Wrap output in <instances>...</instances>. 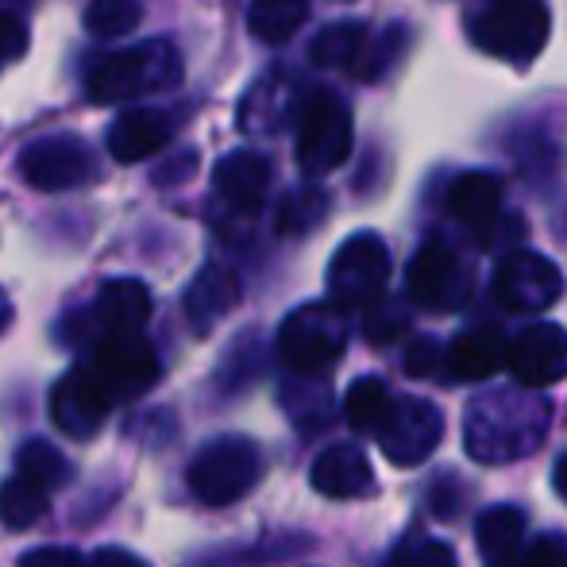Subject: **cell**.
I'll return each mask as SVG.
<instances>
[{
    "mask_svg": "<svg viewBox=\"0 0 567 567\" xmlns=\"http://www.w3.org/2000/svg\"><path fill=\"white\" fill-rule=\"evenodd\" d=\"M548 429V405L533 402L525 394H483L471 402L467 421H463V436H467L471 460L502 463L517 460V455L533 452L540 433Z\"/></svg>",
    "mask_w": 567,
    "mask_h": 567,
    "instance_id": "cell-1",
    "label": "cell"
},
{
    "mask_svg": "<svg viewBox=\"0 0 567 567\" xmlns=\"http://www.w3.org/2000/svg\"><path fill=\"white\" fill-rule=\"evenodd\" d=\"M182 78V59L171 43H140L101 59L93 66L85 93L93 105H124L143 93L171 90Z\"/></svg>",
    "mask_w": 567,
    "mask_h": 567,
    "instance_id": "cell-2",
    "label": "cell"
},
{
    "mask_svg": "<svg viewBox=\"0 0 567 567\" xmlns=\"http://www.w3.org/2000/svg\"><path fill=\"white\" fill-rule=\"evenodd\" d=\"M262 475V455L247 436H217L189 460L186 483L205 506H231Z\"/></svg>",
    "mask_w": 567,
    "mask_h": 567,
    "instance_id": "cell-3",
    "label": "cell"
},
{
    "mask_svg": "<svg viewBox=\"0 0 567 567\" xmlns=\"http://www.w3.org/2000/svg\"><path fill=\"white\" fill-rule=\"evenodd\" d=\"M348 343V324H343V309L332 301H317V306H301L290 313L278 329V359L290 367L293 374H321L343 355Z\"/></svg>",
    "mask_w": 567,
    "mask_h": 567,
    "instance_id": "cell-4",
    "label": "cell"
},
{
    "mask_svg": "<svg viewBox=\"0 0 567 567\" xmlns=\"http://www.w3.org/2000/svg\"><path fill=\"white\" fill-rule=\"evenodd\" d=\"M475 43L506 62H533L548 43V8L540 0H498L475 28Z\"/></svg>",
    "mask_w": 567,
    "mask_h": 567,
    "instance_id": "cell-5",
    "label": "cell"
},
{
    "mask_svg": "<svg viewBox=\"0 0 567 567\" xmlns=\"http://www.w3.org/2000/svg\"><path fill=\"white\" fill-rule=\"evenodd\" d=\"M93 374H97L101 386L116 398H140L147 394L158 382V363L155 348L143 340V332H105V337H93V355L85 359Z\"/></svg>",
    "mask_w": 567,
    "mask_h": 567,
    "instance_id": "cell-6",
    "label": "cell"
},
{
    "mask_svg": "<svg viewBox=\"0 0 567 567\" xmlns=\"http://www.w3.org/2000/svg\"><path fill=\"white\" fill-rule=\"evenodd\" d=\"M348 155H351L348 105L329 90L309 93L298 113V163L309 174H324V171H337Z\"/></svg>",
    "mask_w": 567,
    "mask_h": 567,
    "instance_id": "cell-7",
    "label": "cell"
},
{
    "mask_svg": "<svg viewBox=\"0 0 567 567\" xmlns=\"http://www.w3.org/2000/svg\"><path fill=\"white\" fill-rule=\"evenodd\" d=\"M386 282H390V251L371 231L351 236L329 262V293L337 309L374 306Z\"/></svg>",
    "mask_w": 567,
    "mask_h": 567,
    "instance_id": "cell-8",
    "label": "cell"
},
{
    "mask_svg": "<svg viewBox=\"0 0 567 567\" xmlns=\"http://www.w3.org/2000/svg\"><path fill=\"white\" fill-rule=\"evenodd\" d=\"M16 166H20L23 182L43 189V194L78 189L93 178V155L78 135H47V140L28 143Z\"/></svg>",
    "mask_w": 567,
    "mask_h": 567,
    "instance_id": "cell-9",
    "label": "cell"
},
{
    "mask_svg": "<svg viewBox=\"0 0 567 567\" xmlns=\"http://www.w3.org/2000/svg\"><path fill=\"white\" fill-rule=\"evenodd\" d=\"M444 417L433 402H421V398H394L386 421L374 436H379V449L390 463L398 467H413V463L429 460L433 449L441 444Z\"/></svg>",
    "mask_w": 567,
    "mask_h": 567,
    "instance_id": "cell-10",
    "label": "cell"
},
{
    "mask_svg": "<svg viewBox=\"0 0 567 567\" xmlns=\"http://www.w3.org/2000/svg\"><path fill=\"white\" fill-rule=\"evenodd\" d=\"M560 293L564 275L545 255L514 251L494 270V298H498L502 309H514V313H540V309L556 306Z\"/></svg>",
    "mask_w": 567,
    "mask_h": 567,
    "instance_id": "cell-11",
    "label": "cell"
},
{
    "mask_svg": "<svg viewBox=\"0 0 567 567\" xmlns=\"http://www.w3.org/2000/svg\"><path fill=\"white\" fill-rule=\"evenodd\" d=\"M109 410H113V394L101 386L97 374L85 363H78L74 371L62 374L51 390V421L70 441L97 436L101 425L109 421Z\"/></svg>",
    "mask_w": 567,
    "mask_h": 567,
    "instance_id": "cell-12",
    "label": "cell"
},
{
    "mask_svg": "<svg viewBox=\"0 0 567 567\" xmlns=\"http://www.w3.org/2000/svg\"><path fill=\"white\" fill-rule=\"evenodd\" d=\"M471 293V278L444 244H425L410 262V298L425 309H460Z\"/></svg>",
    "mask_w": 567,
    "mask_h": 567,
    "instance_id": "cell-13",
    "label": "cell"
},
{
    "mask_svg": "<svg viewBox=\"0 0 567 567\" xmlns=\"http://www.w3.org/2000/svg\"><path fill=\"white\" fill-rule=\"evenodd\" d=\"M506 363L522 386H553L567 379V332L560 324H533L506 343Z\"/></svg>",
    "mask_w": 567,
    "mask_h": 567,
    "instance_id": "cell-14",
    "label": "cell"
},
{
    "mask_svg": "<svg viewBox=\"0 0 567 567\" xmlns=\"http://www.w3.org/2000/svg\"><path fill=\"white\" fill-rule=\"evenodd\" d=\"M174 140V120L166 113H155V109H135V113H124L113 120L105 143L109 155L116 163H143L151 155H163Z\"/></svg>",
    "mask_w": 567,
    "mask_h": 567,
    "instance_id": "cell-15",
    "label": "cell"
},
{
    "mask_svg": "<svg viewBox=\"0 0 567 567\" xmlns=\"http://www.w3.org/2000/svg\"><path fill=\"white\" fill-rule=\"evenodd\" d=\"M93 332H143V324L151 321V293L140 278H113L101 286L97 301L90 309Z\"/></svg>",
    "mask_w": 567,
    "mask_h": 567,
    "instance_id": "cell-16",
    "label": "cell"
},
{
    "mask_svg": "<svg viewBox=\"0 0 567 567\" xmlns=\"http://www.w3.org/2000/svg\"><path fill=\"white\" fill-rule=\"evenodd\" d=\"M239 306V278L228 267H202L186 290V317L197 337H209Z\"/></svg>",
    "mask_w": 567,
    "mask_h": 567,
    "instance_id": "cell-17",
    "label": "cell"
},
{
    "mask_svg": "<svg viewBox=\"0 0 567 567\" xmlns=\"http://www.w3.org/2000/svg\"><path fill=\"white\" fill-rule=\"evenodd\" d=\"M313 491L329 494V498H359V494L374 491V475L371 463L359 444H332L313 460Z\"/></svg>",
    "mask_w": 567,
    "mask_h": 567,
    "instance_id": "cell-18",
    "label": "cell"
},
{
    "mask_svg": "<svg viewBox=\"0 0 567 567\" xmlns=\"http://www.w3.org/2000/svg\"><path fill=\"white\" fill-rule=\"evenodd\" d=\"M213 182H217L225 202L239 205V209H255L270 186V163H267V155H259V151H251V147L231 151V155H225L217 163Z\"/></svg>",
    "mask_w": 567,
    "mask_h": 567,
    "instance_id": "cell-19",
    "label": "cell"
},
{
    "mask_svg": "<svg viewBox=\"0 0 567 567\" xmlns=\"http://www.w3.org/2000/svg\"><path fill=\"white\" fill-rule=\"evenodd\" d=\"M449 374L460 382H475V379H491L494 371L506 367V340L498 329H467L452 340L449 348Z\"/></svg>",
    "mask_w": 567,
    "mask_h": 567,
    "instance_id": "cell-20",
    "label": "cell"
},
{
    "mask_svg": "<svg viewBox=\"0 0 567 567\" xmlns=\"http://www.w3.org/2000/svg\"><path fill=\"white\" fill-rule=\"evenodd\" d=\"M522 533H525V514L514 506H494L478 517V556L486 567H517L522 556Z\"/></svg>",
    "mask_w": 567,
    "mask_h": 567,
    "instance_id": "cell-21",
    "label": "cell"
},
{
    "mask_svg": "<svg viewBox=\"0 0 567 567\" xmlns=\"http://www.w3.org/2000/svg\"><path fill=\"white\" fill-rule=\"evenodd\" d=\"M498 209H502V186L494 174H463V178L452 182L449 213L460 225L486 231L498 220Z\"/></svg>",
    "mask_w": 567,
    "mask_h": 567,
    "instance_id": "cell-22",
    "label": "cell"
},
{
    "mask_svg": "<svg viewBox=\"0 0 567 567\" xmlns=\"http://www.w3.org/2000/svg\"><path fill=\"white\" fill-rule=\"evenodd\" d=\"M70 460L51 441H23L16 452V478L35 486L39 494H51L70 483Z\"/></svg>",
    "mask_w": 567,
    "mask_h": 567,
    "instance_id": "cell-23",
    "label": "cell"
},
{
    "mask_svg": "<svg viewBox=\"0 0 567 567\" xmlns=\"http://www.w3.org/2000/svg\"><path fill=\"white\" fill-rule=\"evenodd\" d=\"M306 16L309 0H251L247 23H251V35L259 43H286L306 23Z\"/></svg>",
    "mask_w": 567,
    "mask_h": 567,
    "instance_id": "cell-24",
    "label": "cell"
},
{
    "mask_svg": "<svg viewBox=\"0 0 567 567\" xmlns=\"http://www.w3.org/2000/svg\"><path fill=\"white\" fill-rule=\"evenodd\" d=\"M367 43L363 23H332L309 47V62L321 70H351Z\"/></svg>",
    "mask_w": 567,
    "mask_h": 567,
    "instance_id": "cell-25",
    "label": "cell"
},
{
    "mask_svg": "<svg viewBox=\"0 0 567 567\" xmlns=\"http://www.w3.org/2000/svg\"><path fill=\"white\" fill-rule=\"evenodd\" d=\"M390 405H394V394H390L379 379H359L355 386L348 390V398H343V417H348V425L355 429V433L374 436L382 429V421H386Z\"/></svg>",
    "mask_w": 567,
    "mask_h": 567,
    "instance_id": "cell-26",
    "label": "cell"
},
{
    "mask_svg": "<svg viewBox=\"0 0 567 567\" xmlns=\"http://www.w3.org/2000/svg\"><path fill=\"white\" fill-rule=\"evenodd\" d=\"M143 20L140 0H90L85 8V31L97 39H120L135 31Z\"/></svg>",
    "mask_w": 567,
    "mask_h": 567,
    "instance_id": "cell-27",
    "label": "cell"
},
{
    "mask_svg": "<svg viewBox=\"0 0 567 567\" xmlns=\"http://www.w3.org/2000/svg\"><path fill=\"white\" fill-rule=\"evenodd\" d=\"M43 514H47V494H39L35 486L20 483V478L0 486V522L8 529H28Z\"/></svg>",
    "mask_w": 567,
    "mask_h": 567,
    "instance_id": "cell-28",
    "label": "cell"
},
{
    "mask_svg": "<svg viewBox=\"0 0 567 567\" xmlns=\"http://www.w3.org/2000/svg\"><path fill=\"white\" fill-rule=\"evenodd\" d=\"M386 567H455V553L449 545H441V540L410 537L394 548Z\"/></svg>",
    "mask_w": 567,
    "mask_h": 567,
    "instance_id": "cell-29",
    "label": "cell"
},
{
    "mask_svg": "<svg viewBox=\"0 0 567 567\" xmlns=\"http://www.w3.org/2000/svg\"><path fill=\"white\" fill-rule=\"evenodd\" d=\"M324 217V197L317 189H301V194L286 197L282 213H278V228L282 231H309Z\"/></svg>",
    "mask_w": 567,
    "mask_h": 567,
    "instance_id": "cell-30",
    "label": "cell"
},
{
    "mask_svg": "<svg viewBox=\"0 0 567 567\" xmlns=\"http://www.w3.org/2000/svg\"><path fill=\"white\" fill-rule=\"evenodd\" d=\"M28 23L20 20V12H12V8H0V70L12 66V62H20L23 54H28Z\"/></svg>",
    "mask_w": 567,
    "mask_h": 567,
    "instance_id": "cell-31",
    "label": "cell"
},
{
    "mask_svg": "<svg viewBox=\"0 0 567 567\" xmlns=\"http://www.w3.org/2000/svg\"><path fill=\"white\" fill-rule=\"evenodd\" d=\"M398 332H405V317L398 306H386V301H374V306H367V337L374 343H386L394 340Z\"/></svg>",
    "mask_w": 567,
    "mask_h": 567,
    "instance_id": "cell-32",
    "label": "cell"
},
{
    "mask_svg": "<svg viewBox=\"0 0 567 567\" xmlns=\"http://www.w3.org/2000/svg\"><path fill=\"white\" fill-rule=\"evenodd\" d=\"M517 567H567V545L560 537H540L529 548H522Z\"/></svg>",
    "mask_w": 567,
    "mask_h": 567,
    "instance_id": "cell-33",
    "label": "cell"
},
{
    "mask_svg": "<svg viewBox=\"0 0 567 567\" xmlns=\"http://www.w3.org/2000/svg\"><path fill=\"white\" fill-rule=\"evenodd\" d=\"M436 367H441V343L436 340L421 337L405 348V374H413V379H429V374H436Z\"/></svg>",
    "mask_w": 567,
    "mask_h": 567,
    "instance_id": "cell-34",
    "label": "cell"
},
{
    "mask_svg": "<svg viewBox=\"0 0 567 567\" xmlns=\"http://www.w3.org/2000/svg\"><path fill=\"white\" fill-rule=\"evenodd\" d=\"M20 567H85V560L74 553V548L47 545V548H31V553H23Z\"/></svg>",
    "mask_w": 567,
    "mask_h": 567,
    "instance_id": "cell-35",
    "label": "cell"
},
{
    "mask_svg": "<svg viewBox=\"0 0 567 567\" xmlns=\"http://www.w3.org/2000/svg\"><path fill=\"white\" fill-rule=\"evenodd\" d=\"M85 567H151V564L143 556L127 553V548H97Z\"/></svg>",
    "mask_w": 567,
    "mask_h": 567,
    "instance_id": "cell-36",
    "label": "cell"
},
{
    "mask_svg": "<svg viewBox=\"0 0 567 567\" xmlns=\"http://www.w3.org/2000/svg\"><path fill=\"white\" fill-rule=\"evenodd\" d=\"M194 166H197V155L194 151H182L174 163H166L163 171L155 174V182H163V186H174V182H182V174H194Z\"/></svg>",
    "mask_w": 567,
    "mask_h": 567,
    "instance_id": "cell-37",
    "label": "cell"
},
{
    "mask_svg": "<svg viewBox=\"0 0 567 567\" xmlns=\"http://www.w3.org/2000/svg\"><path fill=\"white\" fill-rule=\"evenodd\" d=\"M556 491H560L564 498H567V455H564L560 463H556Z\"/></svg>",
    "mask_w": 567,
    "mask_h": 567,
    "instance_id": "cell-38",
    "label": "cell"
},
{
    "mask_svg": "<svg viewBox=\"0 0 567 567\" xmlns=\"http://www.w3.org/2000/svg\"><path fill=\"white\" fill-rule=\"evenodd\" d=\"M8 317H12V306H8V298L0 293V329L8 324Z\"/></svg>",
    "mask_w": 567,
    "mask_h": 567,
    "instance_id": "cell-39",
    "label": "cell"
},
{
    "mask_svg": "<svg viewBox=\"0 0 567 567\" xmlns=\"http://www.w3.org/2000/svg\"><path fill=\"white\" fill-rule=\"evenodd\" d=\"M0 4H12V12H16V8H20V4H23V0H0Z\"/></svg>",
    "mask_w": 567,
    "mask_h": 567,
    "instance_id": "cell-40",
    "label": "cell"
}]
</instances>
